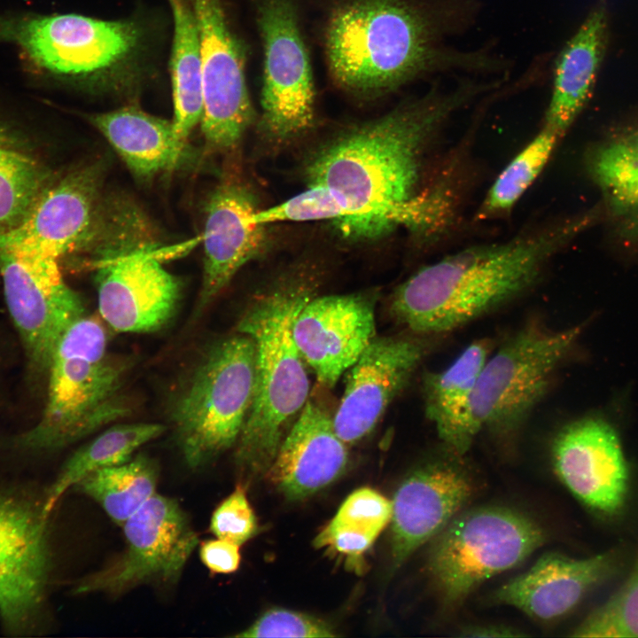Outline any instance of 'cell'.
I'll return each mask as SVG.
<instances>
[{
    "mask_svg": "<svg viewBox=\"0 0 638 638\" xmlns=\"http://www.w3.org/2000/svg\"><path fill=\"white\" fill-rule=\"evenodd\" d=\"M258 21L264 46L262 126L284 141L314 121V84L294 0H258Z\"/></svg>",
    "mask_w": 638,
    "mask_h": 638,
    "instance_id": "obj_13",
    "label": "cell"
},
{
    "mask_svg": "<svg viewBox=\"0 0 638 638\" xmlns=\"http://www.w3.org/2000/svg\"><path fill=\"white\" fill-rule=\"evenodd\" d=\"M209 528L216 538L239 546L255 534L256 517L241 484L214 510Z\"/></svg>",
    "mask_w": 638,
    "mask_h": 638,
    "instance_id": "obj_36",
    "label": "cell"
},
{
    "mask_svg": "<svg viewBox=\"0 0 638 638\" xmlns=\"http://www.w3.org/2000/svg\"><path fill=\"white\" fill-rule=\"evenodd\" d=\"M375 535L348 525L331 521L315 537L314 545L327 547L335 552L356 559L372 545Z\"/></svg>",
    "mask_w": 638,
    "mask_h": 638,
    "instance_id": "obj_37",
    "label": "cell"
},
{
    "mask_svg": "<svg viewBox=\"0 0 638 638\" xmlns=\"http://www.w3.org/2000/svg\"><path fill=\"white\" fill-rule=\"evenodd\" d=\"M575 637H638V557L624 584L573 630Z\"/></svg>",
    "mask_w": 638,
    "mask_h": 638,
    "instance_id": "obj_33",
    "label": "cell"
},
{
    "mask_svg": "<svg viewBox=\"0 0 638 638\" xmlns=\"http://www.w3.org/2000/svg\"><path fill=\"white\" fill-rule=\"evenodd\" d=\"M392 511V501L372 488L362 487L346 497L331 521L377 537L390 523Z\"/></svg>",
    "mask_w": 638,
    "mask_h": 638,
    "instance_id": "obj_35",
    "label": "cell"
},
{
    "mask_svg": "<svg viewBox=\"0 0 638 638\" xmlns=\"http://www.w3.org/2000/svg\"><path fill=\"white\" fill-rule=\"evenodd\" d=\"M491 353L490 340L473 341L446 369L423 376L425 416L440 440L455 455L465 454L480 432L473 416L472 397Z\"/></svg>",
    "mask_w": 638,
    "mask_h": 638,
    "instance_id": "obj_25",
    "label": "cell"
},
{
    "mask_svg": "<svg viewBox=\"0 0 638 638\" xmlns=\"http://www.w3.org/2000/svg\"><path fill=\"white\" fill-rule=\"evenodd\" d=\"M463 0H347L331 12L326 53L335 81L347 90L378 94L422 75L501 66L484 51L447 47L446 35L467 17Z\"/></svg>",
    "mask_w": 638,
    "mask_h": 638,
    "instance_id": "obj_2",
    "label": "cell"
},
{
    "mask_svg": "<svg viewBox=\"0 0 638 638\" xmlns=\"http://www.w3.org/2000/svg\"><path fill=\"white\" fill-rule=\"evenodd\" d=\"M598 206L541 231L470 247L421 268L393 293L391 315L413 334L436 337L496 312L531 291L553 255L602 222Z\"/></svg>",
    "mask_w": 638,
    "mask_h": 638,
    "instance_id": "obj_3",
    "label": "cell"
},
{
    "mask_svg": "<svg viewBox=\"0 0 638 638\" xmlns=\"http://www.w3.org/2000/svg\"><path fill=\"white\" fill-rule=\"evenodd\" d=\"M174 19L171 81L172 121L177 138L184 144L203 114L200 39L193 9L188 0H167Z\"/></svg>",
    "mask_w": 638,
    "mask_h": 638,
    "instance_id": "obj_28",
    "label": "cell"
},
{
    "mask_svg": "<svg viewBox=\"0 0 638 638\" xmlns=\"http://www.w3.org/2000/svg\"><path fill=\"white\" fill-rule=\"evenodd\" d=\"M0 274L29 366L48 372L60 338L85 315L83 303L65 282L57 259L0 245Z\"/></svg>",
    "mask_w": 638,
    "mask_h": 638,
    "instance_id": "obj_12",
    "label": "cell"
},
{
    "mask_svg": "<svg viewBox=\"0 0 638 638\" xmlns=\"http://www.w3.org/2000/svg\"><path fill=\"white\" fill-rule=\"evenodd\" d=\"M618 563L616 551L587 558L548 553L501 586L493 597L533 619H555L571 611L588 592L611 578Z\"/></svg>",
    "mask_w": 638,
    "mask_h": 638,
    "instance_id": "obj_22",
    "label": "cell"
},
{
    "mask_svg": "<svg viewBox=\"0 0 638 638\" xmlns=\"http://www.w3.org/2000/svg\"><path fill=\"white\" fill-rule=\"evenodd\" d=\"M255 387V346L237 332L214 345L173 408L175 437L191 469L210 463L236 445Z\"/></svg>",
    "mask_w": 638,
    "mask_h": 638,
    "instance_id": "obj_6",
    "label": "cell"
},
{
    "mask_svg": "<svg viewBox=\"0 0 638 638\" xmlns=\"http://www.w3.org/2000/svg\"><path fill=\"white\" fill-rule=\"evenodd\" d=\"M292 331L318 382L332 387L375 338V298L362 292L313 296L297 314Z\"/></svg>",
    "mask_w": 638,
    "mask_h": 638,
    "instance_id": "obj_19",
    "label": "cell"
},
{
    "mask_svg": "<svg viewBox=\"0 0 638 638\" xmlns=\"http://www.w3.org/2000/svg\"><path fill=\"white\" fill-rule=\"evenodd\" d=\"M560 138L554 130L543 127L498 175L482 203L480 216L510 211L541 174Z\"/></svg>",
    "mask_w": 638,
    "mask_h": 638,
    "instance_id": "obj_32",
    "label": "cell"
},
{
    "mask_svg": "<svg viewBox=\"0 0 638 638\" xmlns=\"http://www.w3.org/2000/svg\"><path fill=\"white\" fill-rule=\"evenodd\" d=\"M554 469L581 502L604 514L623 508L629 473L615 428L605 419L588 416L563 426L551 444Z\"/></svg>",
    "mask_w": 638,
    "mask_h": 638,
    "instance_id": "obj_18",
    "label": "cell"
},
{
    "mask_svg": "<svg viewBox=\"0 0 638 638\" xmlns=\"http://www.w3.org/2000/svg\"><path fill=\"white\" fill-rule=\"evenodd\" d=\"M484 88L465 82L432 90L349 130L312 159L308 185L326 188L342 204L345 216L333 225L342 236L368 240L400 227L429 232L442 225L447 198L419 187L425 151L447 117Z\"/></svg>",
    "mask_w": 638,
    "mask_h": 638,
    "instance_id": "obj_1",
    "label": "cell"
},
{
    "mask_svg": "<svg viewBox=\"0 0 638 638\" xmlns=\"http://www.w3.org/2000/svg\"><path fill=\"white\" fill-rule=\"evenodd\" d=\"M608 18L607 1L598 0L556 60L544 127L561 137L593 93L607 48Z\"/></svg>",
    "mask_w": 638,
    "mask_h": 638,
    "instance_id": "obj_26",
    "label": "cell"
},
{
    "mask_svg": "<svg viewBox=\"0 0 638 638\" xmlns=\"http://www.w3.org/2000/svg\"><path fill=\"white\" fill-rule=\"evenodd\" d=\"M240 638L257 637H334L333 629L326 622L313 616L286 609H270L253 624L233 635Z\"/></svg>",
    "mask_w": 638,
    "mask_h": 638,
    "instance_id": "obj_34",
    "label": "cell"
},
{
    "mask_svg": "<svg viewBox=\"0 0 638 638\" xmlns=\"http://www.w3.org/2000/svg\"><path fill=\"white\" fill-rule=\"evenodd\" d=\"M257 210L251 191L237 182H223L212 193L206 209L204 268L197 314L244 265L262 252L266 225L255 221Z\"/></svg>",
    "mask_w": 638,
    "mask_h": 638,
    "instance_id": "obj_21",
    "label": "cell"
},
{
    "mask_svg": "<svg viewBox=\"0 0 638 638\" xmlns=\"http://www.w3.org/2000/svg\"><path fill=\"white\" fill-rule=\"evenodd\" d=\"M585 165L601 193L602 222L611 240L638 254V119L606 131L588 148Z\"/></svg>",
    "mask_w": 638,
    "mask_h": 638,
    "instance_id": "obj_24",
    "label": "cell"
},
{
    "mask_svg": "<svg viewBox=\"0 0 638 638\" xmlns=\"http://www.w3.org/2000/svg\"><path fill=\"white\" fill-rule=\"evenodd\" d=\"M51 177L28 152L0 144V233L21 221Z\"/></svg>",
    "mask_w": 638,
    "mask_h": 638,
    "instance_id": "obj_31",
    "label": "cell"
},
{
    "mask_svg": "<svg viewBox=\"0 0 638 638\" xmlns=\"http://www.w3.org/2000/svg\"><path fill=\"white\" fill-rule=\"evenodd\" d=\"M347 462L346 444L337 434L332 417L307 401L266 474L287 499L297 501L335 481Z\"/></svg>",
    "mask_w": 638,
    "mask_h": 638,
    "instance_id": "obj_23",
    "label": "cell"
},
{
    "mask_svg": "<svg viewBox=\"0 0 638 638\" xmlns=\"http://www.w3.org/2000/svg\"><path fill=\"white\" fill-rule=\"evenodd\" d=\"M313 296L312 283L288 279L255 298L238 321L237 331L255 346L253 399L235 453L245 474L266 473L307 401L309 379L292 327Z\"/></svg>",
    "mask_w": 638,
    "mask_h": 638,
    "instance_id": "obj_4",
    "label": "cell"
},
{
    "mask_svg": "<svg viewBox=\"0 0 638 638\" xmlns=\"http://www.w3.org/2000/svg\"><path fill=\"white\" fill-rule=\"evenodd\" d=\"M42 504L0 492V619L21 634L35 623L51 568L48 522Z\"/></svg>",
    "mask_w": 638,
    "mask_h": 638,
    "instance_id": "obj_15",
    "label": "cell"
},
{
    "mask_svg": "<svg viewBox=\"0 0 638 638\" xmlns=\"http://www.w3.org/2000/svg\"><path fill=\"white\" fill-rule=\"evenodd\" d=\"M100 168L88 165L51 177L21 221L0 233V245L58 260L104 230Z\"/></svg>",
    "mask_w": 638,
    "mask_h": 638,
    "instance_id": "obj_14",
    "label": "cell"
},
{
    "mask_svg": "<svg viewBox=\"0 0 638 638\" xmlns=\"http://www.w3.org/2000/svg\"><path fill=\"white\" fill-rule=\"evenodd\" d=\"M433 338L413 333L375 337L349 368L332 417L337 434L346 445L371 432L429 354Z\"/></svg>",
    "mask_w": 638,
    "mask_h": 638,
    "instance_id": "obj_17",
    "label": "cell"
},
{
    "mask_svg": "<svg viewBox=\"0 0 638 638\" xmlns=\"http://www.w3.org/2000/svg\"><path fill=\"white\" fill-rule=\"evenodd\" d=\"M200 39L203 82L201 128L212 150L232 149L252 116L244 51L220 0H189Z\"/></svg>",
    "mask_w": 638,
    "mask_h": 638,
    "instance_id": "obj_16",
    "label": "cell"
},
{
    "mask_svg": "<svg viewBox=\"0 0 638 638\" xmlns=\"http://www.w3.org/2000/svg\"><path fill=\"white\" fill-rule=\"evenodd\" d=\"M125 548L105 567L74 586L76 595L120 596L140 586H171L199 543L177 501L154 494L121 525Z\"/></svg>",
    "mask_w": 638,
    "mask_h": 638,
    "instance_id": "obj_9",
    "label": "cell"
},
{
    "mask_svg": "<svg viewBox=\"0 0 638 638\" xmlns=\"http://www.w3.org/2000/svg\"><path fill=\"white\" fill-rule=\"evenodd\" d=\"M164 431V425L157 423L116 424L77 449L47 489L42 503L44 515L50 517L63 494L82 478L96 470L128 461L136 450Z\"/></svg>",
    "mask_w": 638,
    "mask_h": 638,
    "instance_id": "obj_29",
    "label": "cell"
},
{
    "mask_svg": "<svg viewBox=\"0 0 638 638\" xmlns=\"http://www.w3.org/2000/svg\"><path fill=\"white\" fill-rule=\"evenodd\" d=\"M465 636H478V637H508V636H520L523 634H519L517 630H514L510 627H504V626H473L467 628L464 631Z\"/></svg>",
    "mask_w": 638,
    "mask_h": 638,
    "instance_id": "obj_39",
    "label": "cell"
},
{
    "mask_svg": "<svg viewBox=\"0 0 638 638\" xmlns=\"http://www.w3.org/2000/svg\"><path fill=\"white\" fill-rule=\"evenodd\" d=\"M473 492L469 476L454 463L433 462L413 471L392 500L393 567H400L435 538L460 513Z\"/></svg>",
    "mask_w": 638,
    "mask_h": 638,
    "instance_id": "obj_20",
    "label": "cell"
},
{
    "mask_svg": "<svg viewBox=\"0 0 638 638\" xmlns=\"http://www.w3.org/2000/svg\"><path fill=\"white\" fill-rule=\"evenodd\" d=\"M435 538L428 572L443 603L455 606L487 579L521 564L546 533L524 513L484 506L460 512Z\"/></svg>",
    "mask_w": 638,
    "mask_h": 638,
    "instance_id": "obj_8",
    "label": "cell"
},
{
    "mask_svg": "<svg viewBox=\"0 0 638 638\" xmlns=\"http://www.w3.org/2000/svg\"><path fill=\"white\" fill-rule=\"evenodd\" d=\"M158 478L156 463L140 455L90 472L74 488L94 500L121 526L156 494Z\"/></svg>",
    "mask_w": 638,
    "mask_h": 638,
    "instance_id": "obj_30",
    "label": "cell"
},
{
    "mask_svg": "<svg viewBox=\"0 0 638 638\" xmlns=\"http://www.w3.org/2000/svg\"><path fill=\"white\" fill-rule=\"evenodd\" d=\"M90 120L137 177L148 179L173 169L185 156L186 144L177 138L172 121L135 106L95 114Z\"/></svg>",
    "mask_w": 638,
    "mask_h": 638,
    "instance_id": "obj_27",
    "label": "cell"
},
{
    "mask_svg": "<svg viewBox=\"0 0 638 638\" xmlns=\"http://www.w3.org/2000/svg\"><path fill=\"white\" fill-rule=\"evenodd\" d=\"M582 328L551 330L530 323L486 361L472 397L480 432L500 438L517 434L546 397Z\"/></svg>",
    "mask_w": 638,
    "mask_h": 638,
    "instance_id": "obj_7",
    "label": "cell"
},
{
    "mask_svg": "<svg viewBox=\"0 0 638 638\" xmlns=\"http://www.w3.org/2000/svg\"><path fill=\"white\" fill-rule=\"evenodd\" d=\"M104 242L95 282L101 318L119 332L147 333L165 326L181 296L176 277L159 262L150 245L133 236Z\"/></svg>",
    "mask_w": 638,
    "mask_h": 638,
    "instance_id": "obj_11",
    "label": "cell"
},
{
    "mask_svg": "<svg viewBox=\"0 0 638 638\" xmlns=\"http://www.w3.org/2000/svg\"><path fill=\"white\" fill-rule=\"evenodd\" d=\"M103 323L83 315L60 338L48 370L39 421L19 440L29 450H56L129 412L122 393L125 367L108 352Z\"/></svg>",
    "mask_w": 638,
    "mask_h": 638,
    "instance_id": "obj_5",
    "label": "cell"
},
{
    "mask_svg": "<svg viewBox=\"0 0 638 638\" xmlns=\"http://www.w3.org/2000/svg\"><path fill=\"white\" fill-rule=\"evenodd\" d=\"M134 22L102 20L77 14L0 17V40L24 50L55 74L87 76L123 62L136 48Z\"/></svg>",
    "mask_w": 638,
    "mask_h": 638,
    "instance_id": "obj_10",
    "label": "cell"
},
{
    "mask_svg": "<svg viewBox=\"0 0 638 638\" xmlns=\"http://www.w3.org/2000/svg\"><path fill=\"white\" fill-rule=\"evenodd\" d=\"M239 545L223 539L203 541L199 556L204 565L213 573L228 574L237 570L241 556Z\"/></svg>",
    "mask_w": 638,
    "mask_h": 638,
    "instance_id": "obj_38",
    "label": "cell"
}]
</instances>
